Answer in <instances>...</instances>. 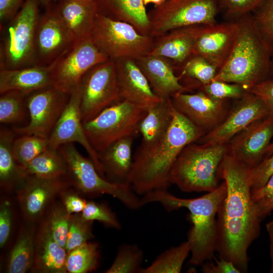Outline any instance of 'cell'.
Returning <instances> with one entry per match:
<instances>
[{"label":"cell","instance_id":"cell-1","mask_svg":"<svg viewBox=\"0 0 273 273\" xmlns=\"http://www.w3.org/2000/svg\"><path fill=\"white\" fill-rule=\"evenodd\" d=\"M251 170L227 153L219 167L227 189L217 213L216 252L241 272L248 270V249L259 237L263 219L252 199Z\"/></svg>","mask_w":273,"mask_h":273},{"label":"cell","instance_id":"cell-2","mask_svg":"<svg viewBox=\"0 0 273 273\" xmlns=\"http://www.w3.org/2000/svg\"><path fill=\"white\" fill-rule=\"evenodd\" d=\"M172 115L164 136L150 146H139L133 156L128 183L138 195L167 190L171 185L170 171L179 154L186 146L197 142L206 133L173 104Z\"/></svg>","mask_w":273,"mask_h":273},{"label":"cell","instance_id":"cell-3","mask_svg":"<svg viewBox=\"0 0 273 273\" xmlns=\"http://www.w3.org/2000/svg\"><path fill=\"white\" fill-rule=\"evenodd\" d=\"M224 180L211 192L196 198L183 199L175 197L167 190L156 191L141 197L143 204L152 202L160 204L167 211L181 208L189 211L192 224L187 241L191 246L189 263L201 265L213 259L216 252L217 222L218 208L226 194Z\"/></svg>","mask_w":273,"mask_h":273},{"label":"cell","instance_id":"cell-4","mask_svg":"<svg viewBox=\"0 0 273 273\" xmlns=\"http://www.w3.org/2000/svg\"><path fill=\"white\" fill-rule=\"evenodd\" d=\"M236 21L237 31L233 47L214 80L239 84L248 91L270 78L272 52L259 35L251 13Z\"/></svg>","mask_w":273,"mask_h":273},{"label":"cell","instance_id":"cell-5","mask_svg":"<svg viewBox=\"0 0 273 273\" xmlns=\"http://www.w3.org/2000/svg\"><path fill=\"white\" fill-rule=\"evenodd\" d=\"M226 152V144L188 145L171 169V184L187 193L213 191L219 185V167Z\"/></svg>","mask_w":273,"mask_h":273},{"label":"cell","instance_id":"cell-6","mask_svg":"<svg viewBox=\"0 0 273 273\" xmlns=\"http://www.w3.org/2000/svg\"><path fill=\"white\" fill-rule=\"evenodd\" d=\"M58 150L66 162V177L71 187L82 196L96 197L110 195L132 210L143 206L141 198L130 186L112 183L102 176L92 160L82 156L74 143L64 144Z\"/></svg>","mask_w":273,"mask_h":273},{"label":"cell","instance_id":"cell-7","mask_svg":"<svg viewBox=\"0 0 273 273\" xmlns=\"http://www.w3.org/2000/svg\"><path fill=\"white\" fill-rule=\"evenodd\" d=\"M39 0H25L8 21L0 50V69H15L34 65V40L39 18Z\"/></svg>","mask_w":273,"mask_h":273},{"label":"cell","instance_id":"cell-8","mask_svg":"<svg viewBox=\"0 0 273 273\" xmlns=\"http://www.w3.org/2000/svg\"><path fill=\"white\" fill-rule=\"evenodd\" d=\"M148 108L121 100L83 122L85 133L97 153L124 137L136 136Z\"/></svg>","mask_w":273,"mask_h":273},{"label":"cell","instance_id":"cell-9","mask_svg":"<svg viewBox=\"0 0 273 273\" xmlns=\"http://www.w3.org/2000/svg\"><path fill=\"white\" fill-rule=\"evenodd\" d=\"M110 59L136 60L151 51L154 38L140 33L131 24L97 13L90 35Z\"/></svg>","mask_w":273,"mask_h":273},{"label":"cell","instance_id":"cell-10","mask_svg":"<svg viewBox=\"0 0 273 273\" xmlns=\"http://www.w3.org/2000/svg\"><path fill=\"white\" fill-rule=\"evenodd\" d=\"M220 10L217 0H165L148 14L149 35L155 38L178 28L215 24Z\"/></svg>","mask_w":273,"mask_h":273},{"label":"cell","instance_id":"cell-11","mask_svg":"<svg viewBox=\"0 0 273 273\" xmlns=\"http://www.w3.org/2000/svg\"><path fill=\"white\" fill-rule=\"evenodd\" d=\"M79 85L82 122L121 101L114 60L109 59L93 66L82 76Z\"/></svg>","mask_w":273,"mask_h":273},{"label":"cell","instance_id":"cell-12","mask_svg":"<svg viewBox=\"0 0 273 273\" xmlns=\"http://www.w3.org/2000/svg\"><path fill=\"white\" fill-rule=\"evenodd\" d=\"M109 59L91 37L78 41L52 64V86L70 94L88 70Z\"/></svg>","mask_w":273,"mask_h":273},{"label":"cell","instance_id":"cell-13","mask_svg":"<svg viewBox=\"0 0 273 273\" xmlns=\"http://www.w3.org/2000/svg\"><path fill=\"white\" fill-rule=\"evenodd\" d=\"M70 95L53 86L27 95L26 103L29 121L25 126L15 127L13 130L21 135H35L48 139Z\"/></svg>","mask_w":273,"mask_h":273},{"label":"cell","instance_id":"cell-14","mask_svg":"<svg viewBox=\"0 0 273 273\" xmlns=\"http://www.w3.org/2000/svg\"><path fill=\"white\" fill-rule=\"evenodd\" d=\"M70 187L66 175L51 178L26 176L16 192L26 222L35 223L41 221L56 198Z\"/></svg>","mask_w":273,"mask_h":273},{"label":"cell","instance_id":"cell-15","mask_svg":"<svg viewBox=\"0 0 273 273\" xmlns=\"http://www.w3.org/2000/svg\"><path fill=\"white\" fill-rule=\"evenodd\" d=\"M237 100L222 121L201 136L198 143L225 145L251 123L269 115L264 102L249 91Z\"/></svg>","mask_w":273,"mask_h":273},{"label":"cell","instance_id":"cell-16","mask_svg":"<svg viewBox=\"0 0 273 273\" xmlns=\"http://www.w3.org/2000/svg\"><path fill=\"white\" fill-rule=\"evenodd\" d=\"M273 138V116L251 123L226 144V153L252 169L265 157Z\"/></svg>","mask_w":273,"mask_h":273},{"label":"cell","instance_id":"cell-17","mask_svg":"<svg viewBox=\"0 0 273 273\" xmlns=\"http://www.w3.org/2000/svg\"><path fill=\"white\" fill-rule=\"evenodd\" d=\"M77 41L54 10L40 16L34 40L35 64L50 65Z\"/></svg>","mask_w":273,"mask_h":273},{"label":"cell","instance_id":"cell-18","mask_svg":"<svg viewBox=\"0 0 273 273\" xmlns=\"http://www.w3.org/2000/svg\"><path fill=\"white\" fill-rule=\"evenodd\" d=\"M80 99L81 91L78 85L70 93L68 103L48 138L49 148L58 150L64 144H79L88 153L102 176L98 154L91 146L84 130L80 110Z\"/></svg>","mask_w":273,"mask_h":273},{"label":"cell","instance_id":"cell-19","mask_svg":"<svg viewBox=\"0 0 273 273\" xmlns=\"http://www.w3.org/2000/svg\"><path fill=\"white\" fill-rule=\"evenodd\" d=\"M171 100L178 111L206 133L219 124L229 111L225 100L212 98L201 90L194 94L178 93Z\"/></svg>","mask_w":273,"mask_h":273},{"label":"cell","instance_id":"cell-20","mask_svg":"<svg viewBox=\"0 0 273 273\" xmlns=\"http://www.w3.org/2000/svg\"><path fill=\"white\" fill-rule=\"evenodd\" d=\"M237 31L236 21L200 25L196 36L193 55L203 57L218 70L231 53Z\"/></svg>","mask_w":273,"mask_h":273},{"label":"cell","instance_id":"cell-21","mask_svg":"<svg viewBox=\"0 0 273 273\" xmlns=\"http://www.w3.org/2000/svg\"><path fill=\"white\" fill-rule=\"evenodd\" d=\"M115 62L121 100L148 108L162 100L153 91L134 60L121 59Z\"/></svg>","mask_w":273,"mask_h":273},{"label":"cell","instance_id":"cell-22","mask_svg":"<svg viewBox=\"0 0 273 273\" xmlns=\"http://www.w3.org/2000/svg\"><path fill=\"white\" fill-rule=\"evenodd\" d=\"M134 61L153 91L160 99L167 100L177 93L190 90L181 83L168 59L159 56L147 55Z\"/></svg>","mask_w":273,"mask_h":273},{"label":"cell","instance_id":"cell-23","mask_svg":"<svg viewBox=\"0 0 273 273\" xmlns=\"http://www.w3.org/2000/svg\"><path fill=\"white\" fill-rule=\"evenodd\" d=\"M200 25L176 28L154 38L148 55L168 59L175 66L183 65L193 54L196 36Z\"/></svg>","mask_w":273,"mask_h":273},{"label":"cell","instance_id":"cell-24","mask_svg":"<svg viewBox=\"0 0 273 273\" xmlns=\"http://www.w3.org/2000/svg\"><path fill=\"white\" fill-rule=\"evenodd\" d=\"M134 136L119 139L104 151L98 153L102 176L112 183L129 186L128 180L133 156Z\"/></svg>","mask_w":273,"mask_h":273},{"label":"cell","instance_id":"cell-25","mask_svg":"<svg viewBox=\"0 0 273 273\" xmlns=\"http://www.w3.org/2000/svg\"><path fill=\"white\" fill-rule=\"evenodd\" d=\"M54 10L77 41L90 37L98 13L94 1L61 0Z\"/></svg>","mask_w":273,"mask_h":273},{"label":"cell","instance_id":"cell-26","mask_svg":"<svg viewBox=\"0 0 273 273\" xmlns=\"http://www.w3.org/2000/svg\"><path fill=\"white\" fill-rule=\"evenodd\" d=\"M52 64L34 65L15 69H0V94L16 90L28 95L52 86Z\"/></svg>","mask_w":273,"mask_h":273},{"label":"cell","instance_id":"cell-27","mask_svg":"<svg viewBox=\"0 0 273 273\" xmlns=\"http://www.w3.org/2000/svg\"><path fill=\"white\" fill-rule=\"evenodd\" d=\"M66 249L52 237L43 220L37 229L33 263L35 273H66Z\"/></svg>","mask_w":273,"mask_h":273},{"label":"cell","instance_id":"cell-28","mask_svg":"<svg viewBox=\"0 0 273 273\" xmlns=\"http://www.w3.org/2000/svg\"><path fill=\"white\" fill-rule=\"evenodd\" d=\"M98 13L132 25L137 31L149 35L150 21L142 0H94Z\"/></svg>","mask_w":273,"mask_h":273},{"label":"cell","instance_id":"cell-29","mask_svg":"<svg viewBox=\"0 0 273 273\" xmlns=\"http://www.w3.org/2000/svg\"><path fill=\"white\" fill-rule=\"evenodd\" d=\"M171 99L162 100L149 107L139 126L142 136V147L150 146L159 141L166 133L172 119Z\"/></svg>","mask_w":273,"mask_h":273},{"label":"cell","instance_id":"cell-30","mask_svg":"<svg viewBox=\"0 0 273 273\" xmlns=\"http://www.w3.org/2000/svg\"><path fill=\"white\" fill-rule=\"evenodd\" d=\"M37 231L35 223L29 222L20 230L8 255L7 272L24 273L31 270L35 255Z\"/></svg>","mask_w":273,"mask_h":273},{"label":"cell","instance_id":"cell-31","mask_svg":"<svg viewBox=\"0 0 273 273\" xmlns=\"http://www.w3.org/2000/svg\"><path fill=\"white\" fill-rule=\"evenodd\" d=\"M15 131L1 127L0 130V185L7 191L20 187L25 177L17 162L13 151Z\"/></svg>","mask_w":273,"mask_h":273},{"label":"cell","instance_id":"cell-32","mask_svg":"<svg viewBox=\"0 0 273 273\" xmlns=\"http://www.w3.org/2000/svg\"><path fill=\"white\" fill-rule=\"evenodd\" d=\"M21 167L25 177H57L66 176L67 171L66 162L58 149L49 148Z\"/></svg>","mask_w":273,"mask_h":273},{"label":"cell","instance_id":"cell-33","mask_svg":"<svg viewBox=\"0 0 273 273\" xmlns=\"http://www.w3.org/2000/svg\"><path fill=\"white\" fill-rule=\"evenodd\" d=\"M191 252L188 241L172 247L160 254L152 263L142 268L140 273H179Z\"/></svg>","mask_w":273,"mask_h":273},{"label":"cell","instance_id":"cell-34","mask_svg":"<svg viewBox=\"0 0 273 273\" xmlns=\"http://www.w3.org/2000/svg\"><path fill=\"white\" fill-rule=\"evenodd\" d=\"M99 245L87 242L67 253L66 269L69 273H87L95 270L99 261Z\"/></svg>","mask_w":273,"mask_h":273},{"label":"cell","instance_id":"cell-35","mask_svg":"<svg viewBox=\"0 0 273 273\" xmlns=\"http://www.w3.org/2000/svg\"><path fill=\"white\" fill-rule=\"evenodd\" d=\"M70 216L61 201H55L42 219L53 238L65 249Z\"/></svg>","mask_w":273,"mask_h":273},{"label":"cell","instance_id":"cell-36","mask_svg":"<svg viewBox=\"0 0 273 273\" xmlns=\"http://www.w3.org/2000/svg\"><path fill=\"white\" fill-rule=\"evenodd\" d=\"M27 95L12 90L1 94L0 122L1 124H15L24 118L27 108Z\"/></svg>","mask_w":273,"mask_h":273},{"label":"cell","instance_id":"cell-37","mask_svg":"<svg viewBox=\"0 0 273 273\" xmlns=\"http://www.w3.org/2000/svg\"><path fill=\"white\" fill-rule=\"evenodd\" d=\"M49 148L48 139L35 135L22 134L13 143L15 158L23 166Z\"/></svg>","mask_w":273,"mask_h":273},{"label":"cell","instance_id":"cell-38","mask_svg":"<svg viewBox=\"0 0 273 273\" xmlns=\"http://www.w3.org/2000/svg\"><path fill=\"white\" fill-rule=\"evenodd\" d=\"M143 258V252L137 246L123 244L119 247L112 264L105 272L140 273Z\"/></svg>","mask_w":273,"mask_h":273},{"label":"cell","instance_id":"cell-39","mask_svg":"<svg viewBox=\"0 0 273 273\" xmlns=\"http://www.w3.org/2000/svg\"><path fill=\"white\" fill-rule=\"evenodd\" d=\"M179 76L180 79L187 77L197 81L200 86L214 79L218 69L203 57L192 55L183 65Z\"/></svg>","mask_w":273,"mask_h":273},{"label":"cell","instance_id":"cell-40","mask_svg":"<svg viewBox=\"0 0 273 273\" xmlns=\"http://www.w3.org/2000/svg\"><path fill=\"white\" fill-rule=\"evenodd\" d=\"M261 37L273 52V0H263L251 13Z\"/></svg>","mask_w":273,"mask_h":273},{"label":"cell","instance_id":"cell-41","mask_svg":"<svg viewBox=\"0 0 273 273\" xmlns=\"http://www.w3.org/2000/svg\"><path fill=\"white\" fill-rule=\"evenodd\" d=\"M93 222L84 219L81 213L71 214L65 245L67 253L93 238Z\"/></svg>","mask_w":273,"mask_h":273},{"label":"cell","instance_id":"cell-42","mask_svg":"<svg viewBox=\"0 0 273 273\" xmlns=\"http://www.w3.org/2000/svg\"><path fill=\"white\" fill-rule=\"evenodd\" d=\"M81 214L86 220H97L115 229L119 230L121 228L116 214L105 204L94 201L87 202Z\"/></svg>","mask_w":273,"mask_h":273},{"label":"cell","instance_id":"cell-43","mask_svg":"<svg viewBox=\"0 0 273 273\" xmlns=\"http://www.w3.org/2000/svg\"><path fill=\"white\" fill-rule=\"evenodd\" d=\"M200 90L212 98L219 100L238 99L247 91L239 84L214 79L209 83L200 86Z\"/></svg>","mask_w":273,"mask_h":273},{"label":"cell","instance_id":"cell-44","mask_svg":"<svg viewBox=\"0 0 273 273\" xmlns=\"http://www.w3.org/2000/svg\"><path fill=\"white\" fill-rule=\"evenodd\" d=\"M263 0H217L220 10L230 21L251 13Z\"/></svg>","mask_w":273,"mask_h":273},{"label":"cell","instance_id":"cell-45","mask_svg":"<svg viewBox=\"0 0 273 273\" xmlns=\"http://www.w3.org/2000/svg\"><path fill=\"white\" fill-rule=\"evenodd\" d=\"M252 199L263 219L273 210V174L261 189L251 193Z\"/></svg>","mask_w":273,"mask_h":273},{"label":"cell","instance_id":"cell-46","mask_svg":"<svg viewBox=\"0 0 273 273\" xmlns=\"http://www.w3.org/2000/svg\"><path fill=\"white\" fill-rule=\"evenodd\" d=\"M13 221L12 205L8 199H3L0 205V248H3L10 237Z\"/></svg>","mask_w":273,"mask_h":273},{"label":"cell","instance_id":"cell-47","mask_svg":"<svg viewBox=\"0 0 273 273\" xmlns=\"http://www.w3.org/2000/svg\"><path fill=\"white\" fill-rule=\"evenodd\" d=\"M273 174V154L251 170V193L262 188Z\"/></svg>","mask_w":273,"mask_h":273},{"label":"cell","instance_id":"cell-48","mask_svg":"<svg viewBox=\"0 0 273 273\" xmlns=\"http://www.w3.org/2000/svg\"><path fill=\"white\" fill-rule=\"evenodd\" d=\"M73 188L70 187L64 190L59 198L69 214L81 213L85 208L87 201Z\"/></svg>","mask_w":273,"mask_h":273},{"label":"cell","instance_id":"cell-49","mask_svg":"<svg viewBox=\"0 0 273 273\" xmlns=\"http://www.w3.org/2000/svg\"><path fill=\"white\" fill-rule=\"evenodd\" d=\"M203 263L201 271L204 273H240V271L230 261L214 257Z\"/></svg>","mask_w":273,"mask_h":273},{"label":"cell","instance_id":"cell-50","mask_svg":"<svg viewBox=\"0 0 273 273\" xmlns=\"http://www.w3.org/2000/svg\"><path fill=\"white\" fill-rule=\"evenodd\" d=\"M248 91L260 98L268 108L269 115L273 116V80L268 79L261 82Z\"/></svg>","mask_w":273,"mask_h":273},{"label":"cell","instance_id":"cell-51","mask_svg":"<svg viewBox=\"0 0 273 273\" xmlns=\"http://www.w3.org/2000/svg\"><path fill=\"white\" fill-rule=\"evenodd\" d=\"M24 1L25 0H0L1 26L15 16Z\"/></svg>","mask_w":273,"mask_h":273},{"label":"cell","instance_id":"cell-52","mask_svg":"<svg viewBox=\"0 0 273 273\" xmlns=\"http://www.w3.org/2000/svg\"><path fill=\"white\" fill-rule=\"evenodd\" d=\"M266 229L270 241V256L271 259L270 272L273 273V220H271L266 224Z\"/></svg>","mask_w":273,"mask_h":273},{"label":"cell","instance_id":"cell-53","mask_svg":"<svg viewBox=\"0 0 273 273\" xmlns=\"http://www.w3.org/2000/svg\"><path fill=\"white\" fill-rule=\"evenodd\" d=\"M273 154V141L269 144L266 153L265 158H267Z\"/></svg>","mask_w":273,"mask_h":273},{"label":"cell","instance_id":"cell-54","mask_svg":"<svg viewBox=\"0 0 273 273\" xmlns=\"http://www.w3.org/2000/svg\"><path fill=\"white\" fill-rule=\"evenodd\" d=\"M165 0H151V3L155 4V7L162 5Z\"/></svg>","mask_w":273,"mask_h":273},{"label":"cell","instance_id":"cell-55","mask_svg":"<svg viewBox=\"0 0 273 273\" xmlns=\"http://www.w3.org/2000/svg\"><path fill=\"white\" fill-rule=\"evenodd\" d=\"M273 77V52L271 54V70H270V78Z\"/></svg>","mask_w":273,"mask_h":273},{"label":"cell","instance_id":"cell-56","mask_svg":"<svg viewBox=\"0 0 273 273\" xmlns=\"http://www.w3.org/2000/svg\"><path fill=\"white\" fill-rule=\"evenodd\" d=\"M51 0H39L40 2L43 5H47Z\"/></svg>","mask_w":273,"mask_h":273},{"label":"cell","instance_id":"cell-57","mask_svg":"<svg viewBox=\"0 0 273 273\" xmlns=\"http://www.w3.org/2000/svg\"><path fill=\"white\" fill-rule=\"evenodd\" d=\"M142 1L145 6L149 3H151V0H142Z\"/></svg>","mask_w":273,"mask_h":273},{"label":"cell","instance_id":"cell-58","mask_svg":"<svg viewBox=\"0 0 273 273\" xmlns=\"http://www.w3.org/2000/svg\"><path fill=\"white\" fill-rule=\"evenodd\" d=\"M270 79L273 80V77H272L271 78H270Z\"/></svg>","mask_w":273,"mask_h":273},{"label":"cell","instance_id":"cell-59","mask_svg":"<svg viewBox=\"0 0 273 273\" xmlns=\"http://www.w3.org/2000/svg\"><path fill=\"white\" fill-rule=\"evenodd\" d=\"M86 1H94V0H86Z\"/></svg>","mask_w":273,"mask_h":273}]
</instances>
